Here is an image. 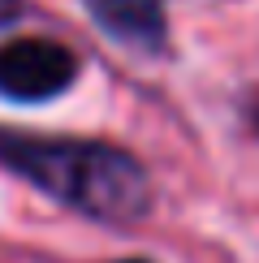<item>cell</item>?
<instances>
[{
	"label": "cell",
	"instance_id": "cell-1",
	"mask_svg": "<svg viewBox=\"0 0 259 263\" xmlns=\"http://www.w3.org/2000/svg\"><path fill=\"white\" fill-rule=\"evenodd\" d=\"M0 164L86 220L138 224L151 212V177L143 160L104 138L0 129Z\"/></svg>",
	"mask_w": 259,
	"mask_h": 263
},
{
	"label": "cell",
	"instance_id": "cell-2",
	"mask_svg": "<svg viewBox=\"0 0 259 263\" xmlns=\"http://www.w3.org/2000/svg\"><path fill=\"white\" fill-rule=\"evenodd\" d=\"M78 82V57L61 39L17 35L0 43V100L48 104Z\"/></svg>",
	"mask_w": 259,
	"mask_h": 263
},
{
	"label": "cell",
	"instance_id": "cell-3",
	"mask_svg": "<svg viewBox=\"0 0 259 263\" xmlns=\"http://www.w3.org/2000/svg\"><path fill=\"white\" fill-rule=\"evenodd\" d=\"M82 9L91 13V22L108 39L125 43V48H134V52L156 57L169 43L164 0H82Z\"/></svg>",
	"mask_w": 259,
	"mask_h": 263
},
{
	"label": "cell",
	"instance_id": "cell-4",
	"mask_svg": "<svg viewBox=\"0 0 259 263\" xmlns=\"http://www.w3.org/2000/svg\"><path fill=\"white\" fill-rule=\"evenodd\" d=\"M22 9H26V0H0V26L17 22V17H22Z\"/></svg>",
	"mask_w": 259,
	"mask_h": 263
},
{
	"label": "cell",
	"instance_id": "cell-5",
	"mask_svg": "<svg viewBox=\"0 0 259 263\" xmlns=\"http://www.w3.org/2000/svg\"><path fill=\"white\" fill-rule=\"evenodd\" d=\"M251 125H255V129H259V100H255V104H251Z\"/></svg>",
	"mask_w": 259,
	"mask_h": 263
},
{
	"label": "cell",
	"instance_id": "cell-6",
	"mask_svg": "<svg viewBox=\"0 0 259 263\" xmlns=\"http://www.w3.org/2000/svg\"><path fill=\"white\" fill-rule=\"evenodd\" d=\"M117 263H151V259H117Z\"/></svg>",
	"mask_w": 259,
	"mask_h": 263
}]
</instances>
